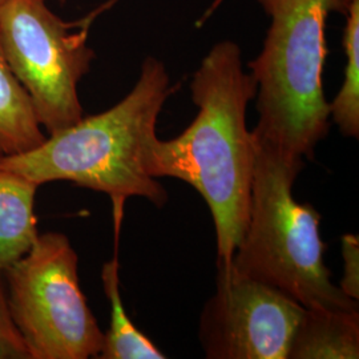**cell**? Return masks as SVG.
Wrapping results in <instances>:
<instances>
[{
  "label": "cell",
  "instance_id": "cell-15",
  "mask_svg": "<svg viewBox=\"0 0 359 359\" xmlns=\"http://www.w3.org/2000/svg\"><path fill=\"white\" fill-rule=\"evenodd\" d=\"M117 1H120V0H108V1H105V3H104L103 6H102V7H100V8H99V10H97V11H93V13H90V16H88V18H90V19H92V20H93V19H95V18H96V16H97V15H99V13H104V11H107V10H109V8H111V7H112V6H115L116 3H117Z\"/></svg>",
  "mask_w": 359,
  "mask_h": 359
},
{
  "label": "cell",
  "instance_id": "cell-14",
  "mask_svg": "<svg viewBox=\"0 0 359 359\" xmlns=\"http://www.w3.org/2000/svg\"><path fill=\"white\" fill-rule=\"evenodd\" d=\"M344 276L339 289L350 298L359 299V238L357 234L342 236Z\"/></svg>",
  "mask_w": 359,
  "mask_h": 359
},
{
  "label": "cell",
  "instance_id": "cell-9",
  "mask_svg": "<svg viewBox=\"0 0 359 359\" xmlns=\"http://www.w3.org/2000/svg\"><path fill=\"white\" fill-rule=\"evenodd\" d=\"M38 185L0 167V273L26 255L38 240Z\"/></svg>",
  "mask_w": 359,
  "mask_h": 359
},
{
  "label": "cell",
  "instance_id": "cell-11",
  "mask_svg": "<svg viewBox=\"0 0 359 359\" xmlns=\"http://www.w3.org/2000/svg\"><path fill=\"white\" fill-rule=\"evenodd\" d=\"M46 139L32 102L0 47V156L26 154Z\"/></svg>",
  "mask_w": 359,
  "mask_h": 359
},
{
  "label": "cell",
  "instance_id": "cell-3",
  "mask_svg": "<svg viewBox=\"0 0 359 359\" xmlns=\"http://www.w3.org/2000/svg\"><path fill=\"white\" fill-rule=\"evenodd\" d=\"M269 16L262 51L249 63L257 86V142L311 160L330 129L323 90L326 22L348 0H256Z\"/></svg>",
  "mask_w": 359,
  "mask_h": 359
},
{
  "label": "cell",
  "instance_id": "cell-10",
  "mask_svg": "<svg viewBox=\"0 0 359 359\" xmlns=\"http://www.w3.org/2000/svg\"><path fill=\"white\" fill-rule=\"evenodd\" d=\"M121 212H114L115 256L105 262L102 270L104 292L111 304L109 329L104 333L100 359H164L165 354L130 321L120 293V265L117 258L118 237L123 221Z\"/></svg>",
  "mask_w": 359,
  "mask_h": 359
},
{
  "label": "cell",
  "instance_id": "cell-12",
  "mask_svg": "<svg viewBox=\"0 0 359 359\" xmlns=\"http://www.w3.org/2000/svg\"><path fill=\"white\" fill-rule=\"evenodd\" d=\"M342 44L346 56L344 83L330 105V120L339 132L359 137V0H348Z\"/></svg>",
  "mask_w": 359,
  "mask_h": 359
},
{
  "label": "cell",
  "instance_id": "cell-6",
  "mask_svg": "<svg viewBox=\"0 0 359 359\" xmlns=\"http://www.w3.org/2000/svg\"><path fill=\"white\" fill-rule=\"evenodd\" d=\"M90 26L86 18L65 22L47 0L0 4V47L47 135L84 116L77 88L96 57L88 46Z\"/></svg>",
  "mask_w": 359,
  "mask_h": 359
},
{
  "label": "cell",
  "instance_id": "cell-1",
  "mask_svg": "<svg viewBox=\"0 0 359 359\" xmlns=\"http://www.w3.org/2000/svg\"><path fill=\"white\" fill-rule=\"evenodd\" d=\"M256 92L238 44H215L193 74L198 112L191 126L172 140L156 139L147 157L152 177L181 180L201 194L215 222L217 262L224 265L231 264L249 219L256 140L246 127V111Z\"/></svg>",
  "mask_w": 359,
  "mask_h": 359
},
{
  "label": "cell",
  "instance_id": "cell-17",
  "mask_svg": "<svg viewBox=\"0 0 359 359\" xmlns=\"http://www.w3.org/2000/svg\"><path fill=\"white\" fill-rule=\"evenodd\" d=\"M3 1H4V0H0V4H1V3H3Z\"/></svg>",
  "mask_w": 359,
  "mask_h": 359
},
{
  "label": "cell",
  "instance_id": "cell-4",
  "mask_svg": "<svg viewBox=\"0 0 359 359\" xmlns=\"http://www.w3.org/2000/svg\"><path fill=\"white\" fill-rule=\"evenodd\" d=\"M304 165L305 160L256 140L249 219L229 265L244 277L276 287L304 308L358 310V301L334 285L325 265L321 215L293 196Z\"/></svg>",
  "mask_w": 359,
  "mask_h": 359
},
{
  "label": "cell",
  "instance_id": "cell-2",
  "mask_svg": "<svg viewBox=\"0 0 359 359\" xmlns=\"http://www.w3.org/2000/svg\"><path fill=\"white\" fill-rule=\"evenodd\" d=\"M175 90L164 63L148 56L136 84L121 102L47 135L29 152L0 156V167L38 187L67 181L108 194L114 205L142 197L161 208L167 203V191L148 173L147 157L157 139V118Z\"/></svg>",
  "mask_w": 359,
  "mask_h": 359
},
{
  "label": "cell",
  "instance_id": "cell-16",
  "mask_svg": "<svg viewBox=\"0 0 359 359\" xmlns=\"http://www.w3.org/2000/svg\"><path fill=\"white\" fill-rule=\"evenodd\" d=\"M65 1H67V0H59V3H60V4H65Z\"/></svg>",
  "mask_w": 359,
  "mask_h": 359
},
{
  "label": "cell",
  "instance_id": "cell-7",
  "mask_svg": "<svg viewBox=\"0 0 359 359\" xmlns=\"http://www.w3.org/2000/svg\"><path fill=\"white\" fill-rule=\"evenodd\" d=\"M305 308L276 287L217 262V289L200 320L209 359H287Z\"/></svg>",
  "mask_w": 359,
  "mask_h": 359
},
{
  "label": "cell",
  "instance_id": "cell-13",
  "mask_svg": "<svg viewBox=\"0 0 359 359\" xmlns=\"http://www.w3.org/2000/svg\"><path fill=\"white\" fill-rule=\"evenodd\" d=\"M0 359H35L13 322L3 273H0Z\"/></svg>",
  "mask_w": 359,
  "mask_h": 359
},
{
  "label": "cell",
  "instance_id": "cell-8",
  "mask_svg": "<svg viewBox=\"0 0 359 359\" xmlns=\"http://www.w3.org/2000/svg\"><path fill=\"white\" fill-rule=\"evenodd\" d=\"M287 358H359L358 310L305 308Z\"/></svg>",
  "mask_w": 359,
  "mask_h": 359
},
{
  "label": "cell",
  "instance_id": "cell-5",
  "mask_svg": "<svg viewBox=\"0 0 359 359\" xmlns=\"http://www.w3.org/2000/svg\"><path fill=\"white\" fill-rule=\"evenodd\" d=\"M76 252L62 233L39 234L3 271L13 322L35 359L97 358L104 333L81 292Z\"/></svg>",
  "mask_w": 359,
  "mask_h": 359
}]
</instances>
